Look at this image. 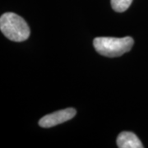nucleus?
Listing matches in <instances>:
<instances>
[{
	"mask_svg": "<svg viewBox=\"0 0 148 148\" xmlns=\"http://www.w3.org/2000/svg\"><path fill=\"white\" fill-rule=\"evenodd\" d=\"M133 44V39L130 36L97 37L93 41L95 50L101 55L110 58L119 57L127 53L132 49Z\"/></svg>",
	"mask_w": 148,
	"mask_h": 148,
	"instance_id": "2",
	"label": "nucleus"
},
{
	"mask_svg": "<svg viewBox=\"0 0 148 148\" xmlns=\"http://www.w3.org/2000/svg\"><path fill=\"white\" fill-rule=\"evenodd\" d=\"M112 8L117 12H123L130 7L132 0H110Z\"/></svg>",
	"mask_w": 148,
	"mask_h": 148,
	"instance_id": "5",
	"label": "nucleus"
},
{
	"mask_svg": "<svg viewBox=\"0 0 148 148\" xmlns=\"http://www.w3.org/2000/svg\"><path fill=\"white\" fill-rule=\"evenodd\" d=\"M76 114L77 111L73 108H67L56 111L42 117L39 121V125L42 127H53L72 119L76 115Z\"/></svg>",
	"mask_w": 148,
	"mask_h": 148,
	"instance_id": "3",
	"label": "nucleus"
},
{
	"mask_svg": "<svg viewBox=\"0 0 148 148\" xmlns=\"http://www.w3.org/2000/svg\"><path fill=\"white\" fill-rule=\"evenodd\" d=\"M117 146L119 148H143L138 136L131 132H122L117 138Z\"/></svg>",
	"mask_w": 148,
	"mask_h": 148,
	"instance_id": "4",
	"label": "nucleus"
},
{
	"mask_svg": "<svg viewBox=\"0 0 148 148\" xmlns=\"http://www.w3.org/2000/svg\"><path fill=\"white\" fill-rule=\"evenodd\" d=\"M0 30L8 40L16 42L26 40L31 34L26 21L13 12H6L1 16Z\"/></svg>",
	"mask_w": 148,
	"mask_h": 148,
	"instance_id": "1",
	"label": "nucleus"
}]
</instances>
